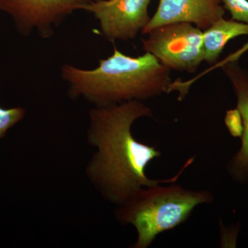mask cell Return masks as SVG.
I'll return each instance as SVG.
<instances>
[{
  "label": "cell",
  "instance_id": "obj_3",
  "mask_svg": "<svg viewBox=\"0 0 248 248\" xmlns=\"http://www.w3.org/2000/svg\"><path fill=\"white\" fill-rule=\"evenodd\" d=\"M174 184L141 187L120 205L117 219L133 225L138 232L133 248L149 247L158 235L185 223L196 207L214 200L210 191L187 190Z\"/></svg>",
  "mask_w": 248,
  "mask_h": 248
},
{
  "label": "cell",
  "instance_id": "obj_11",
  "mask_svg": "<svg viewBox=\"0 0 248 248\" xmlns=\"http://www.w3.org/2000/svg\"><path fill=\"white\" fill-rule=\"evenodd\" d=\"M232 19L248 24V0H221Z\"/></svg>",
  "mask_w": 248,
  "mask_h": 248
},
{
  "label": "cell",
  "instance_id": "obj_10",
  "mask_svg": "<svg viewBox=\"0 0 248 248\" xmlns=\"http://www.w3.org/2000/svg\"><path fill=\"white\" fill-rule=\"evenodd\" d=\"M25 113L26 110L22 108L4 109L0 107V138L4 136L9 128L22 120Z\"/></svg>",
  "mask_w": 248,
  "mask_h": 248
},
{
  "label": "cell",
  "instance_id": "obj_6",
  "mask_svg": "<svg viewBox=\"0 0 248 248\" xmlns=\"http://www.w3.org/2000/svg\"><path fill=\"white\" fill-rule=\"evenodd\" d=\"M151 0H87L84 11L99 23L102 35L109 41L133 40L149 22Z\"/></svg>",
  "mask_w": 248,
  "mask_h": 248
},
{
  "label": "cell",
  "instance_id": "obj_13",
  "mask_svg": "<svg viewBox=\"0 0 248 248\" xmlns=\"http://www.w3.org/2000/svg\"><path fill=\"white\" fill-rule=\"evenodd\" d=\"M248 51V42L247 43L245 44V45H243L239 49H238L237 50L234 52V53L231 54V55H228L226 58H225L223 61L219 62V63H217L215 64V66H214V68H220L222 66V65L225 64V63H228V62H233L239 61V59L241 58L242 55H244L246 52Z\"/></svg>",
  "mask_w": 248,
  "mask_h": 248
},
{
  "label": "cell",
  "instance_id": "obj_1",
  "mask_svg": "<svg viewBox=\"0 0 248 248\" xmlns=\"http://www.w3.org/2000/svg\"><path fill=\"white\" fill-rule=\"evenodd\" d=\"M89 117V140L97 153L90 163L88 174L112 203L122 205L141 187L175 183L195 160L189 159L170 179H149L147 166L161 156V151L138 141L131 128L139 119L153 118L151 109L141 101L133 100L96 107Z\"/></svg>",
  "mask_w": 248,
  "mask_h": 248
},
{
  "label": "cell",
  "instance_id": "obj_7",
  "mask_svg": "<svg viewBox=\"0 0 248 248\" xmlns=\"http://www.w3.org/2000/svg\"><path fill=\"white\" fill-rule=\"evenodd\" d=\"M221 0H159L156 13L141 34L147 35L156 28L173 22H190L205 31L224 17Z\"/></svg>",
  "mask_w": 248,
  "mask_h": 248
},
{
  "label": "cell",
  "instance_id": "obj_2",
  "mask_svg": "<svg viewBox=\"0 0 248 248\" xmlns=\"http://www.w3.org/2000/svg\"><path fill=\"white\" fill-rule=\"evenodd\" d=\"M170 70L154 55L128 56L114 48L113 53L101 60L94 69L69 63L62 66L60 75L73 99L82 97L96 107L129 101H143L170 93Z\"/></svg>",
  "mask_w": 248,
  "mask_h": 248
},
{
  "label": "cell",
  "instance_id": "obj_5",
  "mask_svg": "<svg viewBox=\"0 0 248 248\" xmlns=\"http://www.w3.org/2000/svg\"><path fill=\"white\" fill-rule=\"evenodd\" d=\"M87 0H0V11L13 18L24 35L32 32L42 38L55 33L67 17L83 10Z\"/></svg>",
  "mask_w": 248,
  "mask_h": 248
},
{
  "label": "cell",
  "instance_id": "obj_9",
  "mask_svg": "<svg viewBox=\"0 0 248 248\" xmlns=\"http://www.w3.org/2000/svg\"><path fill=\"white\" fill-rule=\"evenodd\" d=\"M243 35H248L247 23L224 17L218 19L203 31L204 61L215 64L228 42Z\"/></svg>",
  "mask_w": 248,
  "mask_h": 248
},
{
  "label": "cell",
  "instance_id": "obj_12",
  "mask_svg": "<svg viewBox=\"0 0 248 248\" xmlns=\"http://www.w3.org/2000/svg\"><path fill=\"white\" fill-rule=\"evenodd\" d=\"M225 124L228 131L234 138H241L244 131L242 117L237 108L227 111Z\"/></svg>",
  "mask_w": 248,
  "mask_h": 248
},
{
  "label": "cell",
  "instance_id": "obj_4",
  "mask_svg": "<svg viewBox=\"0 0 248 248\" xmlns=\"http://www.w3.org/2000/svg\"><path fill=\"white\" fill-rule=\"evenodd\" d=\"M147 35L143 50L170 70L193 73L204 61L203 31L190 22L170 23Z\"/></svg>",
  "mask_w": 248,
  "mask_h": 248
},
{
  "label": "cell",
  "instance_id": "obj_8",
  "mask_svg": "<svg viewBox=\"0 0 248 248\" xmlns=\"http://www.w3.org/2000/svg\"><path fill=\"white\" fill-rule=\"evenodd\" d=\"M220 68L231 82L244 125L241 148L232 157L227 170L233 180L244 184L248 182V73L239 61L228 62Z\"/></svg>",
  "mask_w": 248,
  "mask_h": 248
}]
</instances>
